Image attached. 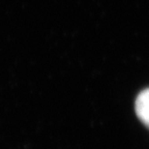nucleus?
<instances>
[{
	"label": "nucleus",
	"instance_id": "1",
	"mask_svg": "<svg viewBox=\"0 0 149 149\" xmlns=\"http://www.w3.org/2000/svg\"><path fill=\"white\" fill-rule=\"evenodd\" d=\"M135 109L139 119L149 129V88L144 89L139 94Z\"/></svg>",
	"mask_w": 149,
	"mask_h": 149
}]
</instances>
